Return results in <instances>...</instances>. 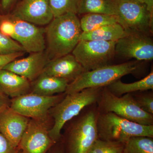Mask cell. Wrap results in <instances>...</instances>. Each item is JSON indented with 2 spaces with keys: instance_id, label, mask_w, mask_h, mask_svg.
I'll return each instance as SVG.
<instances>
[{
  "instance_id": "obj_7",
  "label": "cell",
  "mask_w": 153,
  "mask_h": 153,
  "mask_svg": "<svg viewBox=\"0 0 153 153\" xmlns=\"http://www.w3.org/2000/svg\"><path fill=\"white\" fill-rule=\"evenodd\" d=\"M117 41L80 40L71 54L85 71L109 65L115 55Z\"/></svg>"
},
{
  "instance_id": "obj_29",
  "label": "cell",
  "mask_w": 153,
  "mask_h": 153,
  "mask_svg": "<svg viewBox=\"0 0 153 153\" xmlns=\"http://www.w3.org/2000/svg\"><path fill=\"white\" fill-rule=\"evenodd\" d=\"M18 150L0 131V153H16Z\"/></svg>"
},
{
  "instance_id": "obj_2",
  "label": "cell",
  "mask_w": 153,
  "mask_h": 153,
  "mask_svg": "<svg viewBox=\"0 0 153 153\" xmlns=\"http://www.w3.org/2000/svg\"><path fill=\"white\" fill-rule=\"evenodd\" d=\"M102 88H90L66 94L61 101L51 108L49 115L53 118V124L49 134L54 141L57 143L61 139V130L67 123L77 117L85 108L96 103Z\"/></svg>"
},
{
  "instance_id": "obj_36",
  "label": "cell",
  "mask_w": 153,
  "mask_h": 153,
  "mask_svg": "<svg viewBox=\"0 0 153 153\" xmlns=\"http://www.w3.org/2000/svg\"><path fill=\"white\" fill-rule=\"evenodd\" d=\"M123 1H134V0H123Z\"/></svg>"
},
{
  "instance_id": "obj_31",
  "label": "cell",
  "mask_w": 153,
  "mask_h": 153,
  "mask_svg": "<svg viewBox=\"0 0 153 153\" xmlns=\"http://www.w3.org/2000/svg\"><path fill=\"white\" fill-rule=\"evenodd\" d=\"M10 104V99L0 91V113L9 107Z\"/></svg>"
},
{
  "instance_id": "obj_1",
  "label": "cell",
  "mask_w": 153,
  "mask_h": 153,
  "mask_svg": "<svg viewBox=\"0 0 153 153\" xmlns=\"http://www.w3.org/2000/svg\"><path fill=\"white\" fill-rule=\"evenodd\" d=\"M46 51L50 60L71 53L82 33L76 14L69 13L54 18L44 29Z\"/></svg>"
},
{
  "instance_id": "obj_8",
  "label": "cell",
  "mask_w": 153,
  "mask_h": 153,
  "mask_svg": "<svg viewBox=\"0 0 153 153\" xmlns=\"http://www.w3.org/2000/svg\"><path fill=\"white\" fill-rule=\"evenodd\" d=\"M113 1L118 23L125 30L152 36L153 20L145 4L136 0Z\"/></svg>"
},
{
  "instance_id": "obj_23",
  "label": "cell",
  "mask_w": 153,
  "mask_h": 153,
  "mask_svg": "<svg viewBox=\"0 0 153 153\" xmlns=\"http://www.w3.org/2000/svg\"><path fill=\"white\" fill-rule=\"evenodd\" d=\"M124 153H153V138L134 137L125 144Z\"/></svg>"
},
{
  "instance_id": "obj_22",
  "label": "cell",
  "mask_w": 153,
  "mask_h": 153,
  "mask_svg": "<svg viewBox=\"0 0 153 153\" xmlns=\"http://www.w3.org/2000/svg\"><path fill=\"white\" fill-rule=\"evenodd\" d=\"M116 16L113 0H81L79 13Z\"/></svg>"
},
{
  "instance_id": "obj_32",
  "label": "cell",
  "mask_w": 153,
  "mask_h": 153,
  "mask_svg": "<svg viewBox=\"0 0 153 153\" xmlns=\"http://www.w3.org/2000/svg\"><path fill=\"white\" fill-rule=\"evenodd\" d=\"M47 153H65L61 138L50 149Z\"/></svg>"
},
{
  "instance_id": "obj_10",
  "label": "cell",
  "mask_w": 153,
  "mask_h": 153,
  "mask_svg": "<svg viewBox=\"0 0 153 153\" xmlns=\"http://www.w3.org/2000/svg\"><path fill=\"white\" fill-rule=\"evenodd\" d=\"M122 38L117 41L115 54L137 61L153 59V41L151 36L133 31H126Z\"/></svg>"
},
{
  "instance_id": "obj_35",
  "label": "cell",
  "mask_w": 153,
  "mask_h": 153,
  "mask_svg": "<svg viewBox=\"0 0 153 153\" xmlns=\"http://www.w3.org/2000/svg\"><path fill=\"white\" fill-rule=\"evenodd\" d=\"M16 153H22V151L20 150V149H19V150L18 151V152H17Z\"/></svg>"
},
{
  "instance_id": "obj_16",
  "label": "cell",
  "mask_w": 153,
  "mask_h": 153,
  "mask_svg": "<svg viewBox=\"0 0 153 153\" xmlns=\"http://www.w3.org/2000/svg\"><path fill=\"white\" fill-rule=\"evenodd\" d=\"M85 70L71 53L49 60L43 73L73 81Z\"/></svg>"
},
{
  "instance_id": "obj_12",
  "label": "cell",
  "mask_w": 153,
  "mask_h": 153,
  "mask_svg": "<svg viewBox=\"0 0 153 153\" xmlns=\"http://www.w3.org/2000/svg\"><path fill=\"white\" fill-rule=\"evenodd\" d=\"M11 17L15 27L12 39L18 42L25 52L32 53L45 51L46 45L44 29L26 21Z\"/></svg>"
},
{
  "instance_id": "obj_17",
  "label": "cell",
  "mask_w": 153,
  "mask_h": 153,
  "mask_svg": "<svg viewBox=\"0 0 153 153\" xmlns=\"http://www.w3.org/2000/svg\"><path fill=\"white\" fill-rule=\"evenodd\" d=\"M31 82L24 77L6 69L0 71V91L13 99L30 92Z\"/></svg>"
},
{
  "instance_id": "obj_28",
  "label": "cell",
  "mask_w": 153,
  "mask_h": 153,
  "mask_svg": "<svg viewBox=\"0 0 153 153\" xmlns=\"http://www.w3.org/2000/svg\"><path fill=\"white\" fill-rule=\"evenodd\" d=\"M14 32L15 27L12 17H0V33L12 38Z\"/></svg>"
},
{
  "instance_id": "obj_33",
  "label": "cell",
  "mask_w": 153,
  "mask_h": 153,
  "mask_svg": "<svg viewBox=\"0 0 153 153\" xmlns=\"http://www.w3.org/2000/svg\"><path fill=\"white\" fill-rule=\"evenodd\" d=\"M139 2L146 6L147 10L150 15L151 19L153 20V0H136Z\"/></svg>"
},
{
  "instance_id": "obj_13",
  "label": "cell",
  "mask_w": 153,
  "mask_h": 153,
  "mask_svg": "<svg viewBox=\"0 0 153 153\" xmlns=\"http://www.w3.org/2000/svg\"><path fill=\"white\" fill-rule=\"evenodd\" d=\"M12 17L36 25H47L54 19L49 0H23Z\"/></svg>"
},
{
  "instance_id": "obj_30",
  "label": "cell",
  "mask_w": 153,
  "mask_h": 153,
  "mask_svg": "<svg viewBox=\"0 0 153 153\" xmlns=\"http://www.w3.org/2000/svg\"><path fill=\"white\" fill-rule=\"evenodd\" d=\"M24 54L25 52H19L7 55H0V71L4 69L9 63L22 57Z\"/></svg>"
},
{
  "instance_id": "obj_3",
  "label": "cell",
  "mask_w": 153,
  "mask_h": 153,
  "mask_svg": "<svg viewBox=\"0 0 153 153\" xmlns=\"http://www.w3.org/2000/svg\"><path fill=\"white\" fill-rule=\"evenodd\" d=\"M89 105L82 111L62 139L65 153H88L98 139L97 127V107Z\"/></svg>"
},
{
  "instance_id": "obj_4",
  "label": "cell",
  "mask_w": 153,
  "mask_h": 153,
  "mask_svg": "<svg viewBox=\"0 0 153 153\" xmlns=\"http://www.w3.org/2000/svg\"><path fill=\"white\" fill-rule=\"evenodd\" d=\"M98 139L125 143L134 137L153 138V125H144L119 116L112 112H97Z\"/></svg>"
},
{
  "instance_id": "obj_6",
  "label": "cell",
  "mask_w": 153,
  "mask_h": 153,
  "mask_svg": "<svg viewBox=\"0 0 153 153\" xmlns=\"http://www.w3.org/2000/svg\"><path fill=\"white\" fill-rule=\"evenodd\" d=\"M96 105L98 112H112L140 124L153 125V115L142 109L131 93L117 96L102 88Z\"/></svg>"
},
{
  "instance_id": "obj_18",
  "label": "cell",
  "mask_w": 153,
  "mask_h": 153,
  "mask_svg": "<svg viewBox=\"0 0 153 153\" xmlns=\"http://www.w3.org/2000/svg\"><path fill=\"white\" fill-rule=\"evenodd\" d=\"M69 83L67 79L42 73L31 82L30 92L45 96H52L65 93Z\"/></svg>"
},
{
  "instance_id": "obj_21",
  "label": "cell",
  "mask_w": 153,
  "mask_h": 153,
  "mask_svg": "<svg viewBox=\"0 0 153 153\" xmlns=\"http://www.w3.org/2000/svg\"><path fill=\"white\" fill-rule=\"evenodd\" d=\"M79 22L82 32H88L106 25L118 23L119 21L118 17L114 15L88 13L82 17Z\"/></svg>"
},
{
  "instance_id": "obj_5",
  "label": "cell",
  "mask_w": 153,
  "mask_h": 153,
  "mask_svg": "<svg viewBox=\"0 0 153 153\" xmlns=\"http://www.w3.org/2000/svg\"><path fill=\"white\" fill-rule=\"evenodd\" d=\"M140 66V61L137 60L85 71L68 84L65 93H76L90 88L106 87L123 76L137 71Z\"/></svg>"
},
{
  "instance_id": "obj_25",
  "label": "cell",
  "mask_w": 153,
  "mask_h": 153,
  "mask_svg": "<svg viewBox=\"0 0 153 153\" xmlns=\"http://www.w3.org/2000/svg\"><path fill=\"white\" fill-rule=\"evenodd\" d=\"M125 144L98 139L88 153H124Z\"/></svg>"
},
{
  "instance_id": "obj_24",
  "label": "cell",
  "mask_w": 153,
  "mask_h": 153,
  "mask_svg": "<svg viewBox=\"0 0 153 153\" xmlns=\"http://www.w3.org/2000/svg\"><path fill=\"white\" fill-rule=\"evenodd\" d=\"M81 0H49L54 18L68 13H79Z\"/></svg>"
},
{
  "instance_id": "obj_26",
  "label": "cell",
  "mask_w": 153,
  "mask_h": 153,
  "mask_svg": "<svg viewBox=\"0 0 153 153\" xmlns=\"http://www.w3.org/2000/svg\"><path fill=\"white\" fill-rule=\"evenodd\" d=\"M139 91L131 93L138 106L145 111L153 115V92Z\"/></svg>"
},
{
  "instance_id": "obj_34",
  "label": "cell",
  "mask_w": 153,
  "mask_h": 153,
  "mask_svg": "<svg viewBox=\"0 0 153 153\" xmlns=\"http://www.w3.org/2000/svg\"><path fill=\"white\" fill-rule=\"evenodd\" d=\"M14 0H1V7L4 10L8 8Z\"/></svg>"
},
{
  "instance_id": "obj_14",
  "label": "cell",
  "mask_w": 153,
  "mask_h": 153,
  "mask_svg": "<svg viewBox=\"0 0 153 153\" xmlns=\"http://www.w3.org/2000/svg\"><path fill=\"white\" fill-rule=\"evenodd\" d=\"M49 60L45 50L34 52L27 57L13 60L3 69L12 71L32 82L43 73Z\"/></svg>"
},
{
  "instance_id": "obj_9",
  "label": "cell",
  "mask_w": 153,
  "mask_h": 153,
  "mask_svg": "<svg viewBox=\"0 0 153 153\" xmlns=\"http://www.w3.org/2000/svg\"><path fill=\"white\" fill-rule=\"evenodd\" d=\"M65 95L66 94L64 93L45 96L30 92L10 99V107L15 112L30 119L49 121L50 110L61 101Z\"/></svg>"
},
{
  "instance_id": "obj_11",
  "label": "cell",
  "mask_w": 153,
  "mask_h": 153,
  "mask_svg": "<svg viewBox=\"0 0 153 153\" xmlns=\"http://www.w3.org/2000/svg\"><path fill=\"white\" fill-rule=\"evenodd\" d=\"M48 123L30 119L18 147L22 153H47L56 143L49 135Z\"/></svg>"
},
{
  "instance_id": "obj_15",
  "label": "cell",
  "mask_w": 153,
  "mask_h": 153,
  "mask_svg": "<svg viewBox=\"0 0 153 153\" xmlns=\"http://www.w3.org/2000/svg\"><path fill=\"white\" fill-rule=\"evenodd\" d=\"M30 119L9 107L0 113V131L14 147L18 148Z\"/></svg>"
},
{
  "instance_id": "obj_20",
  "label": "cell",
  "mask_w": 153,
  "mask_h": 153,
  "mask_svg": "<svg viewBox=\"0 0 153 153\" xmlns=\"http://www.w3.org/2000/svg\"><path fill=\"white\" fill-rule=\"evenodd\" d=\"M126 33L123 27L119 23H116L103 26L90 32H82L80 40L117 41Z\"/></svg>"
},
{
  "instance_id": "obj_19",
  "label": "cell",
  "mask_w": 153,
  "mask_h": 153,
  "mask_svg": "<svg viewBox=\"0 0 153 153\" xmlns=\"http://www.w3.org/2000/svg\"><path fill=\"white\" fill-rule=\"evenodd\" d=\"M105 87L110 92L117 96L139 91L153 90V69L144 78L136 82L126 83L122 82L120 79H119Z\"/></svg>"
},
{
  "instance_id": "obj_27",
  "label": "cell",
  "mask_w": 153,
  "mask_h": 153,
  "mask_svg": "<svg viewBox=\"0 0 153 153\" xmlns=\"http://www.w3.org/2000/svg\"><path fill=\"white\" fill-rule=\"evenodd\" d=\"M25 52L23 47L18 42L0 33V55Z\"/></svg>"
}]
</instances>
